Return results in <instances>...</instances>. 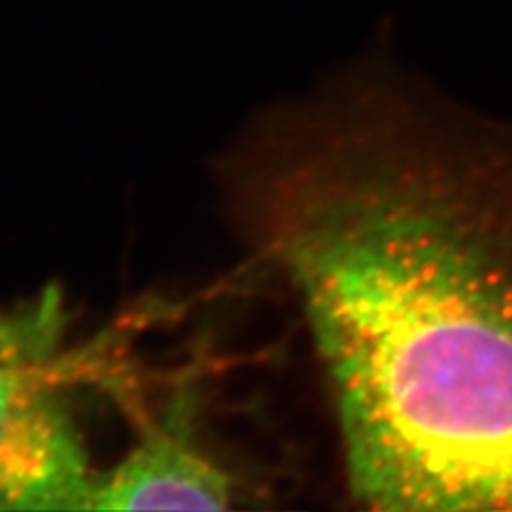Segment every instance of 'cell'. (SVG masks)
I'll use <instances>...</instances> for the list:
<instances>
[{
  "label": "cell",
  "mask_w": 512,
  "mask_h": 512,
  "mask_svg": "<svg viewBox=\"0 0 512 512\" xmlns=\"http://www.w3.org/2000/svg\"><path fill=\"white\" fill-rule=\"evenodd\" d=\"M222 195L306 318L355 502L512 512V122L352 82L252 120Z\"/></svg>",
  "instance_id": "cell-1"
},
{
  "label": "cell",
  "mask_w": 512,
  "mask_h": 512,
  "mask_svg": "<svg viewBox=\"0 0 512 512\" xmlns=\"http://www.w3.org/2000/svg\"><path fill=\"white\" fill-rule=\"evenodd\" d=\"M237 495L235 476L171 419L96 478L90 510H227Z\"/></svg>",
  "instance_id": "cell-3"
},
{
  "label": "cell",
  "mask_w": 512,
  "mask_h": 512,
  "mask_svg": "<svg viewBox=\"0 0 512 512\" xmlns=\"http://www.w3.org/2000/svg\"><path fill=\"white\" fill-rule=\"evenodd\" d=\"M9 342L0 344V510H90L99 476L82 436L52 378Z\"/></svg>",
  "instance_id": "cell-2"
}]
</instances>
